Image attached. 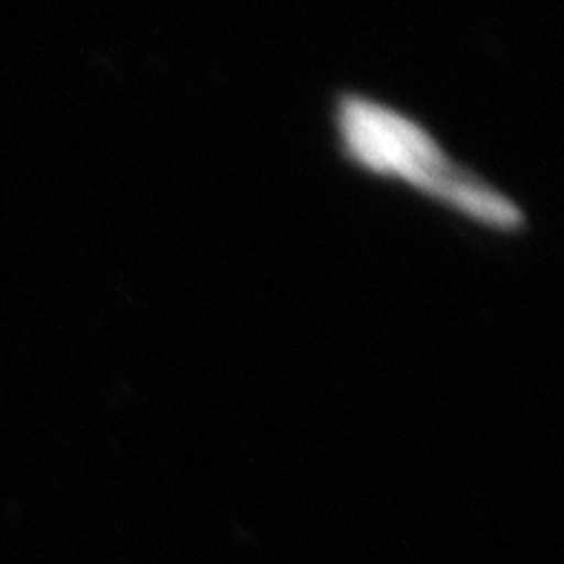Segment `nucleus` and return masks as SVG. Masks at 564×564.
Wrapping results in <instances>:
<instances>
[{
  "mask_svg": "<svg viewBox=\"0 0 564 564\" xmlns=\"http://www.w3.org/2000/svg\"><path fill=\"white\" fill-rule=\"evenodd\" d=\"M332 121L337 153L355 171L406 187L492 234H519L528 225L519 202L460 164L415 116L378 98L343 93Z\"/></svg>",
  "mask_w": 564,
  "mask_h": 564,
  "instance_id": "nucleus-1",
  "label": "nucleus"
}]
</instances>
